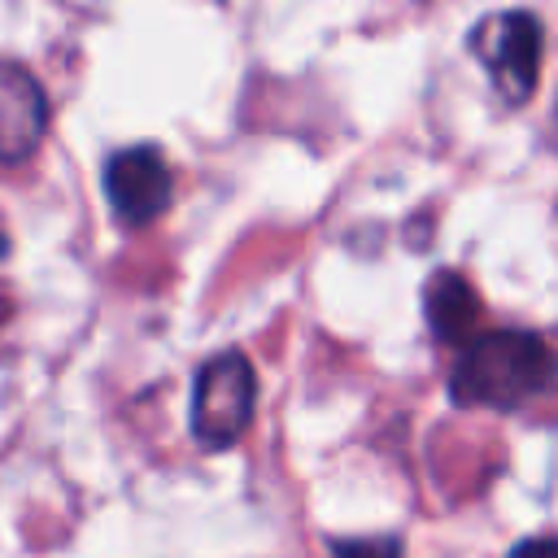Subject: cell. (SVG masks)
I'll return each instance as SVG.
<instances>
[{
	"label": "cell",
	"mask_w": 558,
	"mask_h": 558,
	"mask_svg": "<svg viewBox=\"0 0 558 558\" xmlns=\"http://www.w3.org/2000/svg\"><path fill=\"white\" fill-rule=\"evenodd\" d=\"M554 375H558V357L536 331H519V327L480 331L471 344H462V357L449 375V397L458 405L514 410L536 392H545Z\"/></svg>",
	"instance_id": "6da1fadb"
},
{
	"label": "cell",
	"mask_w": 558,
	"mask_h": 558,
	"mask_svg": "<svg viewBox=\"0 0 558 558\" xmlns=\"http://www.w3.org/2000/svg\"><path fill=\"white\" fill-rule=\"evenodd\" d=\"M471 52L488 70L493 92L501 105H527L541 78V52H545V31L541 17L527 9H506L488 13L471 26Z\"/></svg>",
	"instance_id": "7a4b0ae2"
},
{
	"label": "cell",
	"mask_w": 558,
	"mask_h": 558,
	"mask_svg": "<svg viewBox=\"0 0 558 558\" xmlns=\"http://www.w3.org/2000/svg\"><path fill=\"white\" fill-rule=\"evenodd\" d=\"M257 401V375L244 353H218L196 371L192 432L209 449H227L244 436Z\"/></svg>",
	"instance_id": "3957f363"
},
{
	"label": "cell",
	"mask_w": 558,
	"mask_h": 558,
	"mask_svg": "<svg viewBox=\"0 0 558 558\" xmlns=\"http://www.w3.org/2000/svg\"><path fill=\"white\" fill-rule=\"evenodd\" d=\"M105 196L126 227H144V222L161 218L170 196H174V179H170L166 157L153 144H135V148L113 153L105 166Z\"/></svg>",
	"instance_id": "277c9868"
},
{
	"label": "cell",
	"mask_w": 558,
	"mask_h": 558,
	"mask_svg": "<svg viewBox=\"0 0 558 558\" xmlns=\"http://www.w3.org/2000/svg\"><path fill=\"white\" fill-rule=\"evenodd\" d=\"M48 131L44 87L22 65H0V161H22Z\"/></svg>",
	"instance_id": "5b68a950"
},
{
	"label": "cell",
	"mask_w": 558,
	"mask_h": 558,
	"mask_svg": "<svg viewBox=\"0 0 558 558\" xmlns=\"http://www.w3.org/2000/svg\"><path fill=\"white\" fill-rule=\"evenodd\" d=\"M423 305H427V323L440 340L449 344H471L475 340V327H480V296L475 288L458 275V270H436L427 292H423Z\"/></svg>",
	"instance_id": "8992f818"
},
{
	"label": "cell",
	"mask_w": 558,
	"mask_h": 558,
	"mask_svg": "<svg viewBox=\"0 0 558 558\" xmlns=\"http://www.w3.org/2000/svg\"><path fill=\"white\" fill-rule=\"evenodd\" d=\"M336 558H401V545L392 536H366V541H336Z\"/></svg>",
	"instance_id": "52a82bcc"
},
{
	"label": "cell",
	"mask_w": 558,
	"mask_h": 558,
	"mask_svg": "<svg viewBox=\"0 0 558 558\" xmlns=\"http://www.w3.org/2000/svg\"><path fill=\"white\" fill-rule=\"evenodd\" d=\"M510 558H558V536H532V541L514 545Z\"/></svg>",
	"instance_id": "ba28073f"
}]
</instances>
